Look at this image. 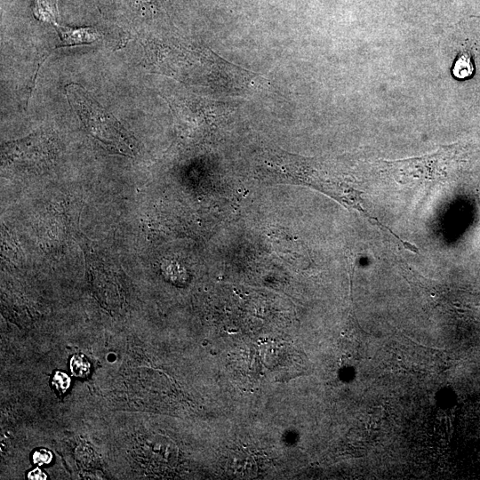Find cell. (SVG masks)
Returning <instances> with one entry per match:
<instances>
[{"instance_id":"cell-1","label":"cell","mask_w":480,"mask_h":480,"mask_svg":"<svg viewBox=\"0 0 480 480\" xmlns=\"http://www.w3.org/2000/svg\"><path fill=\"white\" fill-rule=\"evenodd\" d=\"M261 179L268 182L303 185L322 192L340 204L356 210L375 220L365 207L363 192L355 188L354 180L322 159L305 157L283 150H268L259 166Z\"/></svg>"},{"instance_id":"cell-2","label":"cell","mask_w":480,"mask_h":480,"mask_svg":"<svg viewBox=\"0 0 480 480\" xmlns=\"http://www.w3.org/2000/svg\"><path fill=\"white\" fill-rule=\"evenodd\" d=\"M156 64L175 78L193 81L204 86L244 89L252 76L247 70L234 66L209 50L176 48L163 45Z\"/></svg>"},{"instance_id":"cell-3","label":"cell","mask_w":480,"mask_h":480,"mask_svg":"<svg viewBox=\"0 0 480 480\" xmlns=\"http://www.w3.org/2000/svg\"><path fill=\"white\" fill-rule=\"evenodd\" d=\"M66 92L70 105L90 134L119 153H132V140L111 113L102 108L78 84H68Z\"/></svg>"},{"instance_id":"cell-4","label":"cell","mask_w":480,"mask_h":480,"mask_svg":"<svg viewBox=\"0 0 480 480\" xmlns=\"http://www.w3.org/2000/svg\"><path fill=\"white\" fill-rule=\"evenodd\" d=\"M62 42V46H74L91 44L100 37V31L92 27H64L57 22L53 24Z\"/></svg>"},{"instance_id":"cell-5","label":"cell","mask_w":480,"mask_h":480,"mask_svg":"<svg viewBox=\"0 0 480 480\" xmlns=\"http://www.w3.org/2000/svg\"><path fill=\"white\" fill-rule=\"evenodd\" d=\"M34 16L41 21L56 23V7L53 0H34L32 5Z\"/></svg>"},{"instance_id":"cell-6","label":"cell","mask_w":480,"mask_h":480,"mask_svg":"<svg viewBox=\"0 0 480 480\" xmlns=\"http://www.w3.org/2000/svg\"><path fill=\"white\" fill-rule=\"evenodd\" d=\"M71 373L77 378H86L91 372V364L84 355H74L69 363Z\"/></svg>"},{"instance_id":"cell-7","label":"cell","mask_w":480,"mask_h":480,"mask_svg":"<svg viewBox=\"0 0 480 480\" xmlns=\"http://www.w3.org/2000/svg\"><path fill=\"white\" fill-rule=\"evenodd\" d=\"M70 377L65 372L56 371L52 379V386L60 395H63L70 387Z\"/></svg>"},{"instance_id":"cell-8","label":"cell","mask_w":480,"mask_h":480,"mask_svg":"<svg viewBox=\"0 0 480 480\" xmlns=\"http://www.w3.org/2000/svg\"><path fill=\"white\" fill-rule=\"evenodd\" d=\"M472 72V64L468 55H462L456 61L454 66V74L460 78H464Z\"/></svg>"},{"instance_id":"cell-9","label":"cell","mask_w":480,"mask_h":480,"mask_svg":"<svg viewBox=\"0 0 480 480\" xmlns=\"http://www.w3.org/2000/svg\"><path fill=\"white\" fill-rule=\"evenodd\" d=\"M32 460L37 466L50 464L52 460V453L46 449H38L34 452Z\"/></svg>"},{"instance_id":"cell-10","label":"cell","mask_w":480,"mask_h":480,"mask_svg":"<svg viewBox=\"0 0 480 480\" xmlns=\"http://www.w3.org/2000/svg\"><path fill=\"white\" fill-rule=\"evenodd\" d=\"M28 478L30 480H44L47 476L41 469L36 468L28 474Z\"/></svg>"},{"instance_id":"cell-11","label":"cell","mask_w":480,"mask_h":480,"mask_svg":"<svg viewBox=\"0 0 480 480\" xmlns=\"http://www.w3.org/2000/svg\"><path fill=\"white\" fill-rule=\"evenodd\" d=\"M137 5H140L143 9L152 7V0H134Z\"/></svg>"}]
</instances>
